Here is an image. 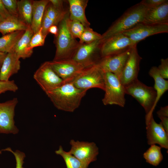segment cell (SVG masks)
Here are the masks:
<instances>
[{"label":"cell","instance_id":"3","mask_svg":"<svg viewBox=\"0 0 168 168\" xmlns=\"http://www.w3.org/2000/svg\"><path fill=\"white\" fill-rule=\"evenodd\" d=\"M68 12L58 24V33L55 37L56 50L53 60L72 59L81 44L72 36L69 30Z\"/></svg>","mask_w":168,"mask_h":168},{"label":"cell","instance_id":"25","mask_svg":"<svg viewBox=\"0 0 168 168\" xmlns=\"http://www.w3.org/2000/svg\"><path fill=\"white\" fill-rule=\"evenodd\" d=\"M149 75L154 80V88L156 91V97L154 104L155 108L157 104L163 94L168 90V81L163 78L160 74L156 66H153L150 69Z\"/></svg>","mask_w":168,"mask_h":168},{"label":"cell","instance_id":"40","mask_svg":"<svg viewBox=\"0 0 168 168\" xmlns=\"http://www.w3.org/2000/svg\"><path fill=\"white\" fill-rule=\"evenodd\" d=\"M159 118L161 121L160 123L166 132L168 134V117H161Z\"/></svg>","mask_w":168,"mask_h":168},{"label":"cell","instance_id":"34","mask_svg":"<svg viewBox=\"0 0 168 168\" xmlns=\"http://www.w3.org/2000/svg\"><path fill=\"white\" fill-rule=\"evenodd\" d=\"M18 89L14 80L0 81V94L7 91L16 92Z\"/></svg>","mask_w":168,"mask_h":168},{"label":"cell","instance_id":"14","mask_svg":"<svg viewBox=\"0 0 168 168\" xmlns=\"http://www.w3.org/2000/svg\"><path fill=\"white\" fill-rule=\"evenodd\" d=\"M147 138L149 145L158 144L161 147L168 149V134L162 125L156 123L154 119L153 114L146 116Z\"/></svg>","mask_w":168,"mask_h":168},{"label":"cell","instance_id":"8","mask_svg":"<svg viewBox=\"0 0 168 168\" xmlns=\"http://www.w3.org/2000/svg\"><path fill=\"white\" fill-rule=\"evenodd\" d=\"M135 44L123 33L114 35L102 42L100 48L101 58L120 53Z\"/></svg>","mask_w":168,"mask_h":168},{"label":"cell","instance_id":"24","mask_svg":"<svg viewBox=\"0 0 168 168\" xmlns=\"http://www.w3.org/2000/svg\"><path fill=\"white\" fill-rule=\"evenodd\" d=\"M25 31H16L0 38V51L6 53L13 52L16 44Z\"/></svg>","mask_w":168,"mask_h":168},{"label":"cell","instance_id":"32","mask_svg":"<svg viewBox=\"0 0 168 168\" xmlns=\"http://www.w3.org/2000/svg\"><path fill=\"white\" fill-rule=\"evenodd\" d=\"M5 8L10 15L19 18L17 9V0H2Z\"/></svg>","mask_w":168,"mask_h":168},{"label":"cell","instance_id":"20","mask_svg":"<svg viewBox=\"0 0 168 168\" xmlns=\"http://www.w3.org/2000/svg\"><path fill=\"white\" fill-rule=\"evenodd\" d=\"M88 0H68L69 19L80 22L85 27H89L90 23L87 20L85 11Z\"/></svg>","mask_w":168,"mask_h":168},{"label":"cell","instance_id":"11","mask_svg":"<svg viewBox=\"0 0 168 168\" xmlns=\"http://www.w3.org/2000/svg\"><path fill=\"white\" fill-rule=\"evenodd\" d=\"M16 98L0 103V133L16 134L19 129L15 125V110L18 103Z\"/></svg>","mask_w":168,"mask_h":168},{"label":"cell","instance_id":"6","mask_svg":"<svg viewBox=\"0 0 168 168\" xmlns=\"http://www.w3.org/2000/svg\"><path fill=\"white\" fill-rule=\"evenodd\" d=\"M105 94L102 101L105 105H115L124 107L126 100L125 87L119 78L110 72H105Z\"/></svg>","mask_w":168,"mask_h":168},{"label":"cell","instance_id":"26","mask_svg":"<svg viewBox=\"0 0 168 168\" xmlns=\"http://www.w3.org/2000/svg\"><path fill=\"white\" fill-rule=\"evenodd\" d=\"M33 0H17L19 19L29 26H30L32 17Z\"/></svg>","mask_w":168,"mask_h":168},{"label":"cell","instance_id":"15","mask_svg":"<svg viewBox=\"0 0 168 168\" xmlns=\"http://www.w3.org/2000/svg\"><path fill=\"white\" fill-rule=\"evenodd\" d=\"M142 59L138 53L137 44L131 49L119 78L124 86L138 79L140 63Z\"/></svg>","mask_w":168,"mask_h":168},{"label":"cell","instance_id":"4","mask_svg":"<svg viewBox=\"0 0 168 168\" xmlns=\"http://www.w3.org/2000/svg\"><path fill=\"white\" fill-rule=\"evenodd\" d=\"M126 94L136 100L144 109L146 116L152 114L156 93L154 87L147 86L138 79L124 86Z\"/></svg>","mask_w":168,"mask_h":168},{"label":"cell","instance_id":"21","mask_svg":"<svg viewBox=\"0 0 168 168\" xmlns=\"http://www.w3.org/2000/svg\"><path fill=\"white\" fill-rule=\"evenodd\" d=\"M34 33L29 26L18 40L13 52L20 58L25 59L30 57L33 53V50L29 48L30 39Z\"/></svg>","mask_w":168,"mask_h":168},{"label":"cell","instance_id":"10","mask_svg":"<svg viewBox=\"0 0 168 168\" xmlns=\"http://www.w3.org/2000/svg\"><path fill=\"white\" fill-rule=\"evenodd\" d=\"M49 63L54 70L65 83L72 82L86 68L72 59L53 60Z\"/></svg>","mask_w":168,"mask_h":168},{"label":"cell","instance_id":"36","mask_svg":"<svg viewBox=\"0 0 168 168\" xmlns=\"http://www.w3.org/2000/svg\"><path fill=\"white\" fill-rule=\"evenodd\" d=\"M167 0H143L140 3L147 8L156 7L167 2Z\"/></svg>","mask_w":168,"mask_h":168},{"label":"cell","instance_id":"39","mask_svg":"<svg viewBox=\"0 0 168 168\" xmlns=\"http://www.w3.org/2000/svg\"><path fill=\"white\" fill-rule=\"evenodd\" d=\"M159 118L161 117H168V106L161 107L159 110L157 112Z\"/></svg>","mask_w":168,"mask_h":168},{"label":"cell","instance_id":"22","mask_svg":"<svg viewBox=\"0 0 168 168\" xmlns=\"http://www.w3.org/2000/svg\"><path fill=\"white\" fill-rule=\"evenodd\" d=\"M49 2V0H33L32 21L30 27L34 33L41 28L44 11Z\"/></svg>","mask_w":168,"mask_h":168},{"label":"cell","instance_id":"29","mask_svg":"<svg viewBox=\"0 0 168 168\" xmlns=\"http://www.w3.org/2000/svg\"><path fill=\"white\" fill-rule=\"evenodd\" d=\"M101 35L94 31L90 27H85L84 30L79 38L80 44H87L100 40Z\"/></svg>","mask_w":168,"mask_h":168},{"label":"cell","instance_id":"9","mask_svg":"<svg viewBox=\"0 0 168 168\" xmlns=\"http://www.w3.org/2000/svg\"><path fill=\"white\" fill-rule=\"evenodd\" d=\"M70 144L71 148L68 152L87 167L90 163L97 160L99 148L95 142L71 139Z\"/></svg>","mask_w":168,"mask_h":168},{"label":"cell","instance_id":"1","mask_svg":"<svg viewBox=\"0 0 168 168\" xmlns=\"http://www.w3.org/2000/svg\"><path fill=\"white\" fill-rule=\"evenodd\" d=\"M87 91L76 87L71 82L64 83L45 94L58 109L72 112L79 107Z\"/></svg>","mask_w":168,"mask_h":168},{"label":"cell","instance_id":"19","mask_svg":"<svg viewBox=\"0 0 168 168\" xmlns=\"http://www.w3.org/2000/svg\"><path fill=\"white\" fill-rule=\"evenodd\" d=\"M20 58L14 52L7 54L0 69V81H7L21 68Z\"/></svg>","mask_w":168,"mask_h":168},{"label":"cell","instance_id":"12","mask_svg":"<svg viewBox=\"0 0 168 168\" xmlns=\"http://www.w3.org/2000/svg\"><path fill=\"white\" fill-rule=\"evenodd\" d=\"M168 32V24L153 25L142 22L122 33L129 38L134 44H137L149 36Z\"/></svg>","mask_w":168,"mask_h":168},{"label":"cell","instance_id":"28","mask_svg":"<svg viewBox=\"0 0 168 168\" xmlns=\"http://www.w3.org/2000/svg\"><path fill=\"white\" fill-rule=\"evenodd\" d=\"M55 153L61 156L65 162L66 168H87L82 162L68 152L64 151L61 146L59 147Z\"/></svg>","mask_w":168,"mask_h":168},{"label":"cell","instance_id":"16","mask_svg":"<svg viewBox=\"0 0 168 168\" xmlns=\"http://www.w3.org/2000/svg\"><path fill=\"white\" fill-rule=\"evenodd\" d=\"M132 48L120 53L101 58L96 64L105 72L112 73L119 78Z\"/></svg>","mask_w":168,"mask_h":168},{"label":"cell","instance_id":"13","mask_svg":"<svg viewBox=\"0 0 168 168\" xmlns=\"http://www.w3.org/2000/svg\"><path fill=\"white\" fill-rule=\"evenodd\" d=\"M100 40L80 44L72 59L85 67L96 63L101 58L97 55V54H100Z\"/></svg>","mask_w":168,"mask_h":168},{"label":"cell","instance_id":"41","mask_svg":"<svg viewBox=\"0 0 168 168\" xmlns=\"http://www.w3.org/2000/svg\"><path fill=\"white\" fill-rule=\"evenodd\" d=\"M49 33L54 34L55 37L56 36L58 33V27L57 26L53 25L50 26L49 29Z\"/></svg>","mask_w":168,"mask_h":168},{"label":"cell","instance_id":"33","mask_svg":"<svg viewBox=\"0 0 168 168\" xmlns=\"http://www.w3.org/2000/svg\"><path fill=\"white\" fill-rule=\"evenodd\" d=\"M7 151L12 153L15 156L16 161V166L15 168H24L23 167L24 160L26 157L24 153L19 150H16L13 151L10 147H7L1 150Z\"/></svg>","mask_w":168,"mask_h":168},{"label":"cell","instance_id":"31","mask_svg":"<svg viewBox=\"0 0 168 168\" xmlns=\"http://www.w3.org/2000/svg\"><path fill=\"white\" fill-rule=\"evenodd\" d=\"M46 37L43 35L42 29L41 28L39 30L34 33L32 36L29 45V49L33 50V48L35 47L43 46Z\"/></svg>","mask_w":168,"mask_h":168},{"label":"cell","instance_id":"38","mask_svg":"<svg viewBox=\"0 0 168 168\" xmlns=\"http://www.w3.org/2000/svg\"><path fill=\"white\" fill-rule=\"evenodd\" d=\"M49 2L55 8L61 10H65L63 7V1L61 0H49Z\"/></svg>","mask_w":168,"mask_h":168},{"label":"cell","instance_id":"37","mask_svg":"<svg viewBox=\"0 0 168 168\" xmlns=\"http://www.w3.org/2000/svg\"><path fill=\"white\" fill-rule=\"evenodd\" d=\"M11 16L4 6L2 0H0V16L5 19Z\"/></svg>","mask_w":168,"mask_h":168},{"label":"cell","instance_id":"44","mask_svg":"<svg viewBox=\"0 0 168 168\" xmlns=\"http://www.w3.org/2000/svg\"><path fill=\"white\" fill-rule=\"evenodd\" d=\"M2 151H0V154L1 153Z\"/></svg>","mask_w":168,"mask_h":168},{"label":"cell","instance_id":"18","mask_svg":"<svg viewBox=\"0 0 168 168\" xmlns=\"http://www.w3.org/2000/svg\"><path fill=\"white\" fill-rule=\"evenodd\" d=\"M143 22L153 25L168 24V1L156 7L147 8Z\"/></svg>","mask_w":168,"mask_h":168},{"label":"cell","instance_id":"42","mask_svg":"<svg viewBox=\"0 0 168 168\" xmlns=\"http://www.w3.org/2000/svg\"><path fill=\"white\" fill-rule=\"evenodd\" d=\"M7 53L0 51V69Z\"/></svg>","mask_w":168,"mask_h":168},{"label":"cell","instance_id":"7","mask_svg":"<svg viewBox=\"0 0 168 168\" xmlns=\"http://www.w3.org/2000/svg\"><path fill=\"white\" fill-rule=\"evenodd\" d=\"M33 77L45 93L65 83L53 69L49 61L42 63L34 73Z\"/></svg>","mask_w":168,"mask_h":168},{"label":"cell","instance_id":"35","mask_svg":"<svg viewBox=\"0 0 168 168\" xmlns=\"http://www.w3.org/2000/svg\"><path fill=\"white\" fill-rule=\"evenodd\" d=\"M158 72L161 76L164 79L168 78V59L162 58L161 64L157 67Z\"/></svg>","mask_w":168,"mask_h":168},{"label":"cell","instance_id":"2","mask_svg":"<svg viewBox=\"0 0 168 168\" xmlns=\"http://www.w3.org/2000/svg\"><path fill=\"white\" fill-rule=\"evenodd\" d=\"M147 9L140 2L128 9L101 35V44L110 37L123 33L143 22Z\"/></svg>","mask_w":168,"mask_h":168},{"label":"cell","instance_id":"17","mask_svg":"<svg viewBox=\"0 0 168 168\" xmlns=\"http://www.w3.org/2000/svg\"><path fill=\"white\" fill-rule=\"evenodd\" d=\"M68 12L65 10L57 9L49 2L45 8L41 23L43 35L46 37L49 27L53 25L57 26Z\"/></svg>","mask_w":168,"mask_h":168},{"label":"cell","instance_id":"43","mask_svg":"<svg viewBox=\"0 0 168 168\" xmlns=\"http://www.w3.org/2000/svg\"><path fill=\"white\" fill-rule=\"evenodd\" d=\"M3 20L2 17L0 16V21H2Z\"/></svg>","mask_w":168,"mask_h":168},{"label":"cell","instance_id":"30","mask_svg":"<svg viewBox=\"0 0 168 168\" xmlns=\"http://www.w3.org/2000/svg\"><path fill=\"white\" fill-rule=\"evenodd\" d=\"M68 26L70 32L75 38H79L83 32L85 26L80 22L69 19L68 21Z\"/></svg>","mask_w":168,"mask_h":168},{"label":"cell","instance_id":"5","mask_svg":"<svg viewBox=\"0 0 168 168\" xmlns=\"http://www.w3.org/2000/svg\"><path fill=\"white\" fill-rule=\"evenodd\" d=\"M77 88L87 91L105 89V72L96 64L85 68L72 82Z\"/></svg>","mask_w":168,"mask_h":168},{"label":"cell","instance_id":"23","mask_svg":"<svg viewBox=\"0 0 168 168\" xmlns=\"http://www.w3.org/2000/svg\"><path fill=\"white\" fill-rule=\"evenodd\" d=\"M29 26L19 18L11 16L0 21V32L3 35L17 30H26Z\"/></svg>","mask_w":168,"mask_h":168},{"label":"cell","instance_id":"27","mask_svg":"<svg viewBox=\"0 0 168 168\" xmlns=\"http://www.w3.org/2000/svg\"><path fill=\"white\" fill-rule=\"evenodd\" d=\"M161 148L155 144L151 145L143 155L146 162L154 166H158L163 159Z\"/></svg>","mask_w":168,"mask_h":168}]
</instances>
